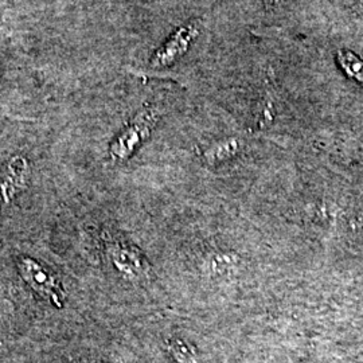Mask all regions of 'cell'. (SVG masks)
Returning <instances> with one entry per match:
<instances>
[{
	"mask_svg": "<svg viewBox=\"0 0 363 363\" xmlns=\"http://www.w3.org/2000/svg\"><path fill=\"white\" fill-rule=\"evenodd\" d=\"M18 271L27 286L35 294H38L40 298L50 301L57 308H62L65 301V291L55 276L45 267H42L37 259L21 257L18 259Z\"/></svg>",
	"mask_w": 363,
	"mask_h": 363,
	"instance_id": "cell-1",
	"label": "cell"
},
{
	"mask_svg": "<svg viewBox=\"0 0 363 363\" xmlns=\"http://www.w3.org/2000/svg\"><path fill=\"white\" fill-rule=\"evenodd\" d=\"M157 113L152 108H145L132 120L128 128L124 130L111 145V155L115 160H125L132 155L135 148L144 142L155 125Z\"/></svg>",
	"mask_w": 363,
	"mask_h": 363,
	"instance_id": "cell-2",
	"label": "cell"
},
{
	"mask_svg": "<svg viewBox=\"0 0 363 363\" xmlns=\"http://www.w3.org/2000/svg\"><path fill=\"white\" fill-rule=\"evenodd\" d=\"M108 256L113 267L125 279L138 281L148 276L150 267L143 255L136 247L127 245L120 241L108 242Z\"/></svg>",
	"mask_w": 363,
	"mask_h": 363,
	"instance_id": "cell-3",
	"label": "cell"
},
{
	"mask_svg": "<svg viewBox=\"0 0 363 363\" xmlns=\"http://www.w3.org/2000/svg\"><path fill=\"white\" fill-rule=\"evenodd\" d=\"M28 179V163L22 156L13 157L7 169L0 178V213L7 208L13 201V198L21 194L27 186Z\"/></svg>",
	"mask_w": 363,
	"mask_h": 363,
	"instance_id": "cell-4",
	"label": "cell"
},
{
	"mask_svg": "<svg viewBox=\"0 0 363 363\" xmlns=\"http://www.w3.org/2000/svg\"><path fill=\"white\" fill-rule=\"evenodd\" d=\"M198 35V30L195 26L182 27L175 35L169 39L164 48L157 50L154 58L152 65L164 66L169 65L175 58H178L181 54L187 50L190 42Z\"/></svg>",
	"mask_w": 363,
	"mask_h": 363,
	"instance_id": "cell-5",
	"label": "cell"
},
{
	"mask_svg": "<svg viewBox=\"0 0 363 363\" xmlns=\"http://www.w3.org/2000/svg\"><path fill=\"white\" fill-rule=\"evenodd\" d=\"M240 148H241V142L238 139H226V140L213 144L208 150H206L205 159L208 164H217L238 154Z\"/></svg>",
	"mask_w": 363,
	"mask_h": 363,
	"instance_id": "cell-6",
	"label": "cell"
},
{
	"mask_svg": "<svg viewBox=\"0 0 363 363\" xmlns=\"http://www.w3.org/2000/svg\"><path fill=\"white\" fill-rule=\"evenodd\" d=\"M166 349L169 357L177 363H198V352L193 345L189 342L172 337L166 343Z\"/></svg>",
	"mask_w": 363,
	"mask_h": 363,
	"instance_id": "cell-7",
	"label": "cell"
},
{
	"mask_svg": "<svg viewBox=\"0 0 363 363\" xmlns=\"http://www.w3.org/2000/svg\"><path fill=\"white\" fill-rule=\"evenodd\" d=\"M337 62L349 77L361 82L363 85V61L347 50L337 52Z\"/></svg>",
	"mask_w": 363,
	"mask_h": 363,
	"instance_id": "cell-8",
	"label": "cell"
},
{
	"mask_svg": "<svg viewBox=\"0 0 363 363\" xmlns=\"http://www.w3.org/2000/svg\"><path fill=\"white\" fill-rule=\"evenodd\" d=\"M273 1H279V0H273Z\"/></svg>",
	"mask_w": 363,
	"mask_h": 363,
	"instance_id": "cell-9",
	"label": "cell"
},
{
	"mask_svg": "<svg viewBox=\"0 0 363 363\" xmlns=\"http://www.w3.org/2000/svg\"><path fill=\"white\" fill-rule=\"evenodd\" d=\"M99 363H104V362H99Z\"/></svg>",
	"mask_w": 363,
	"mask_h": 363,
	"instance_id": "cell-10",
	"label": "cell"
}]
</instances>
